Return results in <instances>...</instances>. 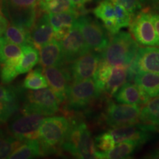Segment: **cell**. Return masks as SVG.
<instances>
[{
  "instance_id": "39",
  "label": "cell",
  "mask_w": 159,
  "mask_h": 159,
  "mask_svg": "<svg viewBox=\"0 0 159 159\" xmlns=\"http://www.w3.org/2000/svg\"><path fill=\"white\" fill-rule=\"evenodd\" d=\"M151 17H152V22H153L155 29L159 39V13L156 12H151Z\"/></svg>"
},
{
  "instance_id": "45",
  "label": "cell",
  "mask_w": 159,
  "mask_h": 159,
  "mask_svg": "<svg viewBox=\"0 0 159 159\" xmlns=\"http://www.w3.org/2000/svg\"><path fill=\"white\" fill-rule=\"evenodd\" d=\"M38 1H39V0H38Z\"/></svg>"
},
{
  "instance_id": "9",
  "label": "cell",
  "mask_w": 159,
  "mask_h": 159,
  "mask_svg": "<svg viewBox=\"0 0 159 159\" xmlns=\"http://www.w3.org/2000/svg\"><path fill=\"white\" fill-rule=\"evenodd\" d=\"M141 108L139 105L109 102L105 121L111 128L137 124L140 121Z\"/></svg>"
},
{
  "instance_id": "22",
  "label": "cell",
  "mask_w": 159,
  "mask_h": 159,
  "mask_svg": "<svg viewBox=\"0 0 159 159\" xmlns=\"http://www.w3.org/2000/svg\"><path fill=\"white\" fill-rule=\"evenodd\" d=\"M43 153L41 144L38 139L27 140L16 148L9 156L10 159H28L41 156Z\"/></svg>"
},
{
  "instance_id": "42",
  "label": "cell",
  "mask_w": 159,
  "mask_h": 159,
  "mask_svg": "<svg viewBox=\"0 0 159 159\" xmlns=\"http://www.w3.org/2000/svg\"><path fill=\"white\" fill-rule=\"evenodd\" d=\"M146 158H152V159H159V148L156 149L152 152H150L147 156L145 157Z\"/></svg>"
},
{
  "instance_id": "8",
  "label": "cell",
  "mask_w": 159,
  "mask_h": 159,
  "mask_svg": "<svg viewBox=\"0 0 159 159\" xmlns=\"http://www.w3.org/2000/svg\"><path fill=\"white\" fill-rule=\"evenodd\" d=\"M43 115L38 113H25L15 117L9 124L8 129L13 137L20 141L39 139V130Z\"/></svg>"
},
{
  "instance_id": "3",
  "label": "cell",
  "mask_w": 159,
  "mask_h": 159,
  "mask_svg": "<svg viewBox=\"0 0 159 159\" xmlns=\"http://www.w3.org/2000/svg\"><path fill=\"white\" fill-rule=\"evenodd\" d=\"M69 122L63 116H52L45 118L39 130V139L41 143L42 151L52 152L59 146H62L68 133Z\"/></svg>"
},
{
  "instance_id": "2",
  "label": "cell",
  "mask_w": 159,
  "mask_h": 159,
  "mask_svg": "<svg viewBox=\"0 0 159 159\" xmlns=\"http://www.w3.org/2000/svg\"><path fill=\"white\" fill-rule=\"evenodd\" d=\"M139 43L132 35L127 32H119L113 35L102 57L111 66H129L133 62L139 50Z\"/></svg>"
},
{
  "instance_id": "6",
  "label": "cell",
  "mask_w": 159,
  "mask_h": 159,
  "mask_svg": "<svg viewBox=\"0 0 159 159\" xmlns=\"http://www.w3.org/2000/svg\"><path fill=\"white\" fill-rule=\"evenodd\" d=\"M59 103L58 98L49 87L33 90L27 93L24 112L53 115L58 111Z\"/></svg>"
},
{
  "instance_id": "24",
  "label": "cell",
  "mask_w": 159,
  "mask_h": 159,
  "mask_svg": "<svg viewBox=\"0 0 159 159\" xmlns=\"http://www.w3.org/2000/svg\"><path fill=\"white\" fill-rule=\"evenodd\" d=\"M140 121L146 125L159 126V96L145 103L141 110Z\"/></svg>"
},
{
  "instance_id": "30",
  "label": "cell",
  "mask_w": 159,
  "mask_h": 159,
  "mask_svg": "<svg viewBox=\"0 0 159 159\" xmlns=\"http://www.w3.org/2000/svg\"><path fill=\"white\" fill-rule=\"evenodd\" d=\"M22 49L19 45L11 43L5 39L2 46V63L6 61L21 60L22 58ZM1 63V64H2Z\"/></svg>"
},
{
  "instance_id": "18",
  "label": "cell",
  "mask_w": 159,
  "mask_h": 159,
  "mask_svg": "<svg viewBox=\"0 0 159 159\" xmlns=\"http://www.w3.org/2000/svg\"><path fill=\"white\" fill-rule=\"evenodd\" d=\"M40 64L43 68L57 66L63 62L62 48L60 41L53 39L40 49Z\"/></svg>"
},
{
  "instance_id": "35",
  "label": "cell",
  "mask_w": 159,
  "mask_h": 159,
  "mask_svg": "<svg viewBox=\"0 0 159 159\" xmlns=\"http://www.w3.org/2000/svg\"><path fill=\"white\" fill-rule=\"evenodd\" d=\"M114 5H119L127 10L131 15H134L142 8L140 0H108Z\"/></svg>"
},
{
  "instance_id": "17",
  "label": "cell",
  "mask_w": 159,
  "mask_h": 159,
  "mask_svg": "<svg viewBox=\"0 0 159 159\" xmlns=\"http://www.w3.org/2000/svg\"><path fill=\"white\" fill-rule=\"evenodd\" d=\"M93 13L97 19L102 21L105 28L111 35L116 34L120 30L117 23L114 5L111 2L108 0L100 2Z\"/></svg>"
},
{
  "instance_id": "20",
  "label": "cell",
  "mask_w": 159,
  "mask_h": 159,
  "mask_svg": "<svg viewBox=\"0 0 159 159\" xmlns=\"http://www.w3.org/2000/svg\"><path fill=\"white\" fill-rule=\"evenodd\" d=\"M114 98L117 102L123 104L139 105L144 104L142 92L136 84L125 83L115 93Z\"/></svg>"
},
{
  "instance_id": "26",
  "label": "cell",
  "mask_w": 159,
  "mask_h": 159,
  "mask_svg": "<svg viewBox=\"0 0 159 159\" xmlns=\"http://www.w3.org/2000/svg\"><path fill=\"white\" fill-rule=\"evenodd\" d=\"M40 9L48 13L76 11L71 0H39Z\"/></svg>"
},
{
  "instance_id": "34",
  "label": "cell",
  "mask_w": 159,
  "mask_h": 159,
  "mask_svg": "<svg viewBox=\"0 0 159 159\" xmlns=\"http://www.w3.org/2000/svg\"><path fill=\"white\" fill-rule=\"evenodd\" d=\"M115 11H116V20L118 23L119 29L123 27H127L130 26L132 20V16L129 12L125 10L124 7L119 5H114Z\"/></svg>"
},
{
  "instance_id": "36",
  "label": "cell",
  "mask_w": 159,
  "mask_h": 159,
  "mask_svg": "<svg viewBox=\"0 0 159 159\" xmlns=\"http://www.w3.org/2000/svg\"><path fill=\"white\" fill-rule=\"evenodd\" d=\"M15 102H7L0 101V119L5 122L16 111Z\"/></svg>"
},
{
  "instance_id": "40",
  "label": "cell",
  "mask_w": 159,
  "mask_h": 159,
  "mask_svg": "<svg viewBox=\"0 0 159 159\" xmlns=\"http://www.w3.org/2000/svg\"><path fill=\"white\" fill-rule=\"evenodd\" d=\"M8 27V21L3 15H0V36L2 35Z\"/></svg>"
},
{
  "instance_id": "33",
  "label": "cell",
  "mask_w": 159,
  "mask_h": 159,
  "mask_svg": "<svg viewBox=\"0 0 159 159\" xmlns=\"http://www.w3.org/2000/svg\"><path fill=\"white\" fill-rule=\"evenodd\" d=\"M2 68L0 70V79L4 84H8L14 80L17 75L16 66L8 63H2Z\"/></svg>"
},
{
  "instance_id": "10",
  "label": "cell",
  "mask_w": 159,
  "mask_h": 159,
  "mask_svg": "<svg viewBox=\"0 0 159 159\" xmlns=\"http://www.w3.org/2000/svg\"><path fill=\"white\" fill-rule=\"evenodd\" d=\"M140 71L159 74V47L139 48L134 60L128 66V80L132 81Z\"/></svg>"
},
{
  "instance_id": "19",
  "label": "cell",
  "mask_w": 159,
  "mask_h": 159,
  "mask_svg": "<svg viewBox=\"0 0 159 159\" xmlns=\"http://www.w3.org/2000/svg\"><path fill=\"white\" fill-rule=\"evenodd\" d=\"M142 144L136 141L128 140L117 143L112 150L107 152H97V158L123 159L132 156L139 146Z\"/></svg>"
},
{
  "instance_id": "16",
  "label": "cell",
  "mask_w": 159,
  "mask_h": 159,
  "mask_svg": "<svg viewBox=\"0 0 159 159\" xmlns=\"http://www.w3.org/2000/svg\"><path fill=\"white\" fill-rule=\"evenodd\" d=\"M133 81L142 92L144 104L152 97L159 96V74L140 71Z\"/></svg>"
},
{
  "instance_id": "38",
  "label": "cell",
  "mask_w": 159,
  "mask_h": 159,
  "mask_svg": "<svg viewBox=\"0 0 159 159\" xmlns=\"http://www.w3.org/2000/svg\"><path fill=\"white\" fill-rule=\"evenodd\" d=\"M140 2L142 4L148 5L149 8H152L159 13V0H140Z\"/></svg>"
},
{
  "instance_id": "7",
  "label": "cell",
  "mask_w": 159,
  "mask_h": 159,
  "mask_svg": "<svg viewBox=\"0 0 159 159\" xmlns=\"http://www.w3.org/2000/svg\"><path fill=\"white\" fill-rule=\"evenodd\" d=\"M102 91L97 86L94 78L75 81L69 85L66 92L67 103L69 108L77 110L86 107L98 97Z\"/></svg>"
},
{
  "instance_id": "23",
  "label": "cell",
  "mask_w": 159,
  "mask_h": 159,
  "mask_svg": "<svg viewBox=\"0 0 159 159\" xmlns=\"http://www.w3.org/2000/svg\"><path fill=\"white\" fill-rule=\"evenodd\" d=\"M22 49V59L20 64L16 67L19 75L29 72L39 61V53L37 49L32 44L21 46Z\"/></svg>"
},
{
  "instance_id": "28",
  "label": "cell",
  "mask_w": 159,
  "mask_h": 159,
  "mask_svg": "<svg viewBox=\"0 0 159 159\" xmlns=\"http://www.w3.org/2000/svg\"><path fill=\"white\" fill-rule=\"evenodd\" d=\"M29 32L16 25H10L5 32V39L10 42L19 46L28 44Z\"/></svg>"
},
{
  "instance_id": "11",
  "label": "cell",
  "mask_w": 159,
  "mask_h": 159,
  "mask_svg": "<svg viewBox=\"0 0 159 159\" xmlns=\"http://www.w3.org/2000/svg\"><path fill=\"white\" fill-rule=\"evenodd\" d=\"M60 43L62 48L63 62H73L91 51L75 22L66 36Z\"/></svg>"
},
{
  "instance_id": "4",
  "label": "cell",
  "mask_w": 159,
  "mask_h": 159,
  "mask_svg": "<svg viewBox=\"0 0 159 159\" xmlns=\"http://www.w3.org/2000/svg\"><path fill=\"white\" fill-rule=\"evenodd\" d=\"M91 50L103 52L108 45V33L104 26L88 16H80L75 21Z\"/></svg>"
},
{
  "instance_id": "21",
  "label": "cell",
  "mask_w": 159,
  "mask_h": 159,
  "mask_svg": "<svg viewBox=\"0 0 159 159\" xmlns=\"http://www.w3.org/2000/svg\"><path fill=\"white\" fill-rule=\"evenodd\" d=\"M128 66L125 65H117L113 66L112 72L108 82L106 83L104 91L110 96H114L122 85L128 80Z\"/></svg>"
},
{
  "instance_id": "5",
  "label": "cell",
  "mask_w": 159,
  "mask_h": 159,
  "mask_svg": "<svg viewBox=\"0 0 159 159\" xmlns=\"http://www.w3.org/2000/svg\"><path fill=\"white\" fill-rule=\"evenodd\" d=\"M130 30L131 35L139 44L144 47H159V39L149 7L139 11L131 20Z\"/></svg>"
},
{
  "instance_id": "29",
  "label": "cell",
  "mask_w": 159,
  "mask_h": 159,
  "mask_svg": "<svg viewBox=\"0 0 159 159\" xmlns=\"http://www.w3.org/2000/svg\"><path fill=\"white\" fill-rule=\"evenodd\" d=\"M112 69L113 66H111L110 63L107 62L102 57L98 67H97L96 73L93 77L97 83V86L102 91H104L105 84L108 82L109 77L111 76Z\"/></svg>"
},
{
  "instance_id": "43",
  "label": "cell",
  "mask_w": 159,
  "mask_h": 159,
  "mask_svg": "<svg viewBox=\"0 0 159 159\" xmlns=\"http://www.w3.org/2000/svg\"><path fill=\"white\" fill-rule=\"evenodd\" d=\"M5 38L0 37V64L2 63V46Z\"/></svg>"
},
{
  "instance_id": "25",
  "label": "cell",
  "mask_w": 159,
  "mask_h": 159,
  "mask_svg": "<svg viewBox=\"0 0 159 159\" xmlns=\"http://www.w3.org/2000/svg\"><path fill=\"white\" fill-rule=\"evenodd\" d=\"M78 17L76 11L60 13H49V19L55 32L61 29H71Z\"/></svg>"
},
{
  "instance_id": "31",
  "label": "cell",
  "mask_w": 159,
  "mask_h": 159,
  "mask_svg": "<svg viewBox=\"0 0 159 159\" xmlns=\"http://www.w3.org/2000/svg\"><path fill=\"white\" fill-rule=\"evenodd\" d=\"M19 144L16 138L0 136V159L8 158Z\"/></svg>"
},
{
  "instance_id": "12",
  "label": "cell",
  "mask_w": 159,
  "mask_h": 159,
  "mask_svg": "<svg viewBox=\"0 0 159 159\" xmlns=\"http://www.w3.org/2000/svg\"><path fill=\"white\" fill-rule=\"evenodd\" d=\"M101 59L102 55L90 51L73 61L70 67L73 82L93 78Z\"/></svg>"
},
{
  "instance_id": "37",
  "label": "cell",
  "mask_w": 159,
  "mask_h": 159,
  "mask_svg": "<svg viewBox=\"0 0 159 159\" xmlns=\"http://www.w3.org/2000/svg\"><path fill=\"white\" fill-rule=\"evenodd\" d=\"M16 94L11 89L0 85V101L7 102H14Z\"/></svg>"
},
{
  "instance_id": "27",
  "label": "cell",
  "mask_w": 159,
  "mask_h": 159,
  "mask_svg": "<svg viewBox=\"0 0 159 159\" xmlns=\"http://www.w3.org/2000/svg\"><path fill=\"white\" fill-rule=\"evenodd\" d=\"M24 86L31 90H37L49 86L47 79L40 69L30 71L24 80Z\"/></svg>"
},
{
  "instance_id": "15",
  "label": "cell",
  "mask_w": 159,
  "mask_h": 159,
  "mask_svg": "<svg viewBox=\"0 0 159 159\" xmlns=\"http://www.w3.org/2000/svg\"><path fill=\"white\" fill-rule=\"evenodd\" d=\"M28 33L29 42L38 49L54 39L55 31L49 19V14L43 15Z\"/></svg>"
},
{
  "instance_id": "44",
  "label": "cell",
  "mask_w": 159,
  "mask_h": 159,
  "mask_svg": "<svg viewBox=\"0 0 159 159\" xmlns=\"http://www.w3.org/2000/svg\"><path fill=\"white\" fill-rule=\"evenodd\" d=\"M4 122L2 120V119H0V128H1V125H2V123H3Z\"/></svg>"
},
{
  "instance_id": "41",
  "label": "cell",
  "mask_w": 159,
  "mask_h": 159,
  "mask_svg": "<svg viewBox=\"0 0 159 159\" xmlns=\"http://www.w3.org/2000/svg\"><path fill=\"white\" fill-rule=\"evenodd\" d=\"M91 0H71L75 10L82 9L85 4L89 2Z\"/></svg>"
},
{
  "instance_id": "32",
  "label": "cell",
  "mask_w": 159,
  "mask_h": 159,
  "mask_svg": "<svg viewBox=\"0 0 159 159\" xmlns=\"http://www.w3.org/2000/svg\"><path fill=\"white\" fill-rule=\"evenodd\" d=\"M94 142L96 148L101 152H107L112 150L116 144L114 137L109 130L105 131L97 136Z\"/></svg>"
},
{
  "instance_id": "14",
  "label": "cell",
  "mask_w": 159,
  "mask_h": 159,
  "mask_svg": "<svg viewBox=\"0 0 159 159\" xmlns=\"http://www.w3.org/2000/svg\"><path fill=\"white\" fill-rule=\"evenodd\" d=\"M43 74L47 79L49 86L54 91L60 102L64 101L70 80L69 73L57 66L43 68Z\"/></svg>"
},
{
  "instance_id": "1",
  "label": "cell",
  "mask_w": 159,
  "mask_h": 159,
  "mask_svg": "<svg viewBox=\"0 0 159 159\" xmlns=\"http://www.w3.org/2000/svg\"><path fill=\"white\" fill-rule=\"evenodd\" d=\"M62 148L77 158H97L98 150L92 135L84 122L69 127L62 144Z\"/></svg>"
},
{
  "instance_id": "13",
  "label": "cell",
  "mask_w": 159,
  "mask_h": 159,
  "mask_svg": "<svg viewBox=\"0 0 159 159\" xmlns=\"http://www.w3.org/2000/svg\"><path fill=\"white\" fill-rule=\"evenodd\" d=\"M154 126L149 125L135 124L117 127L111 129L109 131L114 137L115 142L133 140L144 144L151 138L150 133L154 130Z\"/></svg>"
}]
</instances>
